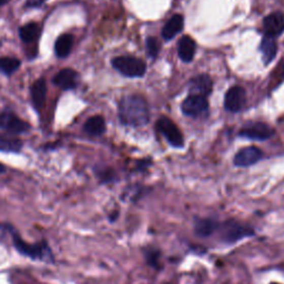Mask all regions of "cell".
I'll return each instance as SVG.
<instances>
[{"label":"cell","mask_w":284,"mask_h":284,"mask_svg":"<svg viewBox=\"0 0 284 284\" xmlns=\"http://www.w3.org/2000/svg\"><path fill=\"white\" fill-rule=\"evenodd\" d=\"M270 284H281V283H276V282H273V283H270Z\"/></svg>","instance_id":"30"},{"label":"cell","mask_w":284,"mask_h":284,"mask_svg":"<svg viewBox=\"0 0 284 284\" xmlns=\"http://www.w3.org/2000/svg\"><path fill=\"white\" fill-rule=\"evenodd\" d=\"M72 44H74V38L71 35H62L57 39L56 45H54V51L59 58H66L69 56L71 51Z\"/></svg>","instance_id":"19"},{"label":"cell","mask_w":284,"mask_h":284,"mask_svg":"<svg viewBox=\"0 0 284 284\" xmlns=\"http://www.w3.org/2000/svg\"><path fill=\"white\" fill-rule=\"evenodd\" d=\"M219 221L213 217H196L193 230L199 238H209L216 233Z\"/></svg>","instance_id":"8"},{"label":"cell","mask_w":284,"mask_h":284,"mask_svg":"<svg viewBox=\"0 0 284 284\" xmlns=\"http://www.w3.org/2000/svg\"><path fill=\"white\" fill-rule=\"evenodd\" d=\"M0 128L9 131L10 134L18 135L28 131L30 127L23 120L15 116L14 113L2 112L0 113Z\"/></svg>","instance_id":"6"},{"label":"cell","mask_w":284,"mask_h":284,"mask_svg":"<svg viewBox=\"0 0 284 284\" xmlns=\"http://www.w3.org/2000/svg\"><path fill=\"white\" fill-rule=\"evenodd\" d=\"M21 147L22 142L19 139L0 135V151H4V152H18V151L21 150Z\"/></svg>","instance_id":"21"},{"label":"cell","mask_w":284,"mask_h":284,"mask_svg":"<svg viewBox=\"0 0 284 284\" xmlns=\"http://www.w3.org/2000/svg\"><path fill=\"white\" fill-rule=\"evenodd\" d=\"M216 233L219 234V239L222 243L231 245L245 238H251L256 235V230L249 225L230 219L219 223Z\"/></svg>","instance_id":"3"},{"label":"cell","mask_w":284,"mask_h":284,"mask_svg":"<svg viewBox=\"0 0 284 284\" xmlns=\"http://www.w3.org/2000/svg\"><path fill=\"white\" fill-rule=\"evenodd\" d=\"M7 3H8V0H0V6L7 4Z\"/></svg>","instance_id":"29"},{"label":"cell","mask_w":284,"mask_h":284,"mask_svg":"<svg viewBox=\"0 0 284 284\" xmlns=\"http://www.w3.org/2000/svg\"><path fill=\"white\" fill-rule=\"evenodd\" d=\"M119 118L127 125L140 127L149 121V109L146 100L137 94L127 96L119 104Z\"/></svg>","instance_id":"1"},{"label":"cell","mask_w":284,"mask_h":284,"mask_svg":"<svg viewBox=\"0 0 284 284\" xmlns=\"http://www.w3.org/2000/svg\"><path fill=\"white\" fill-rule=\"evenodd\" d=\"M20 66V61L16 58L3 57L0 58V71L6 75H11L18 70Z\"/></svg>","instance_id":"24"},{"label":"cell","mask_w":284,"mask_h":284,"mask_svg":"<svg viewBox=\"0 0 284 284\" xmlns=\"http://www.w3.org/2000/svg\"><path fill=\"white\" fill-rule=\"evenodd\" d=\"M47 96V83L45 79H39L36 81L31 87V99L33 104L36 109H40L44 107Z\"/></svg>","instance_id":"16"},{"label":"cell","mask_w":284,"mask_h":284,"mask_svg":"<svg viewBox=\"0 0 284 284\" xmlns=\"http://www.w3.org/2000/svg\"><path fill=\"white\" fill-rule=\"evenodd\" d=\"M84 131L90 136H100L105 134L106 131V122L105 119L101 116H93L87 120L83 127Z\"/></svg>","instance_id":"18"},{"label":"cell","mask_w":284,"mask_h":284,"mask_svg":"<svg viewBox=\"0 0 284 284\" xmlns=\"http://www.w3.org/2000/svg\"><path fill=\"white\" fill-rule=\"evenodd\" d=\"M196 52V42L189 36H184L180 39L178 45V53L180 59L184 62L192 61Z\"/></svg>","instance_id":"15"},{"label":"cell","mask_w":284,"mask_h":284,"mask_svg":"<svg viewBox=\"0 0 284 284\" xmlns=\"http://www.w3.org/2000/svg\"><path fill=\"white\" fill-rule=\"evenodd\" d=\"M44 3V0H28L27 6L28 7H39Z\"/></svg>","instance_id":"27"},{"label":"cell","mask_w":284,"mask_h":284,"mask_svg":"<svg viewBox=\"0 0 284 284\" xmlns=\"http://www.w3.org/2000/svg\"><path fill=\"white\" fill-rule=\"evenodd\" d=\"M183 28V17L181 15L173 16L170 20L167 22L165 28L162 29V37L166 40H170L182 30Z\"/></svg>","instance_id":"17"},{"label":"cell","mask_w":284,"mask_h":284,"mask_svg":"<svg viewBox=\"0 0 284 284\" xmlns=\"http://www.w3.org/2000/svg\"><path fill=\"white\" fill-rule=\"evenodd\" d=\"M113 68L125 77H142L146 72V64L135 57H117L112 60Z\"/></svg>","instance_id":"4"},{"label":"cell","mask_w":284,"mask_h":284,"mask_svg":"<svg viewBox=\"0 0 284 284\" xmlns=\"http://www.w3.org/2000/svg\"><path fill=\"white\" fill-rule=\"evenodd\" d=\"M11 240H13V244L16 247V250L22 256L49 263L54 261L53 253L45 240L40 241L38 243L25 242L14 228L11 229Z\"/></svg>","instance_id":"2"},{"label":"cell","mask_w":284,"mask_h":284,"mask_svg":"<svg viewBox=\"0 0 284 284\" xmlns=\"http://www.w3.org/2000/svg\"><path fill=\"white\" fill-rule=\"evenodd\" d=\"M158 129L161 134L167 138V140L171 146L176 148H181L183 146V137L181 134L178 127L174 124L170 119L162 117L158 121Z\"/></svg>","instance_id":"5"},{"label":"cell","mask_w":284,"mask_h":284,"mask_svg":"<svg viewBox=\"0 0 284 284\" xmlns=\"http://www.w3.org/2000/svg\"><path fill=\"white\" fill-rule=\"evenodd\" d=\"M245 104V91L241 87H232L229 89L225 98V107L231 112H238Z\"/></svg>","instance_id":"11"},{"label":"cell","mask_w":284,"mask_h":284,"mask_svg":"<svg viewBox=\"0 0 284 284\" xmlns=\"http://www.w3.org/2000/svg\"><path fill=\"white\" fill-rule=\"evenodd\" d=\"M144 260L150 268L161 270V251L154 246H147L142 249Z\"/></svg>","instance_id":"20"},{"label":"cell","mask_w":284,"mask_h":284,"mask_svg":"<svg viewBox=\"0 0 284 284\" xmlns=\"http://www.w3.org/2000/svg\"><path fill=\"white\" fill-rule=\"evenodd\" d=\"M240 135L249 139H255V140H267L273 135V129L265 123L256 122L244 127Z\"/></svg>","instance_id":"9"},{"label":"cell","mask_w":284,"mask_h":284,"mask_svg":"<svg viewBox=\"0 0 284 284\" xmlns=\"http://www.w3.org/2000/svg\"><path fill=\"white\" fill-rule=\"evenodd\" d=\"M147 49H148V52L150 54V57L155 58L156 56H158L159 50H160L159 41L156 40L155 38H153V37L148 38V40H147Z\"/></svg>","instance_id":"25"},{"label":"cell","mask_w":284,"mask_h":284,"mask_svg":"<svg viewBox=\"0 0 284 284\" xmlns=\"http://www.w3.org/2000/svg\"><path fill=\"white\" fill-rule=\"evenodd\" d=\"M263 29L264 34L269 38L281 35L284 30V15L281 13L269 15L263 21Z\"/></svg>","instance_id":"13"},{"label":"cell","mask_w":284,"mask_h":284,"mask_svg":"<svg viewBox=\"0 0 284 284\" xmlns=\"http://www.w3.org/2000/svg\"><path fill=\"white\" fill-rule=\"evenodd\" d=\"M212 80H211V78L208 75H199L196 78H193L190 82V96H198L205 98L212 91Z\"/></svg>","instance_id":"12"},{"label":"cell","mask_w":284,"mask_h":284,"mask_svg":"<svg viewBox=\"0 0 284 284\" xmlns=\"http://www.w3.org/2000/svg\"><path fill=\"white\" fill-rule=\"evenodd\" d=\"M283 70H284V68H283Z\"/></svg>","instance_id":"31"},{"label":"cell","mask_w":284,"mask_h":284,"mask_svg":"<svg viewBox=\"0 0 284 284\" xmlns=\"http://www.w3.org/2000/svg\"><path fill=\"white\" fill-rule=\"evenodd\" d=\"M263 156L262 151L257 147H249L242 149L235 154L233 163L237 167H250L261 160Z\"/></svg>","instance_id":"10"},{"label":"cell","mask_w":284,"mask_h":284,"mask_svg":"<svg viewBox=\"0 0 284 284\" xmlns=\"http://www.w3.org/2000/svg\"><path fill=\"white\" fill-rule=\"evenodd\" d=\"M78 74L72 69H62L53 78V83L64 90L74 89L77 87Z\"/></svg>","instance_id":"14"},{"label":"cell","mask_w":284,"mask_h":284,"mask_svg":"<svg viewBox=\"0 0 284 284\" xmlns=\"http://www.w3.org/2000/svg\"><path fill=\"white\" fill-rule=\"evenodd\" d=\"M39 34H40V28L37 23L35 22L28 23V25L21 27L19 30V36L21 40L23 42H27V44L37 39L39 37Z\"/></svg>","instance_id":"22"},{"label":"cell","mask_w":284,"mask_h":284,"mask_svg":"<svg viewBox=\"0 0 284 284\" xmlns=\"http://www.w3.org/2000/svg\"><path fill=\"white\" fill-rule=\"evenodd\" d=\"M182 111L189 117H200L208 110L207 98L198 96H190L182 104Z\"/></svg>","instance_id":"7"},{"label":"cell","mask_w":284,"mask_h":284,"mask_svg":"<svg viewBox=\"0 0 284 284\" xmlns=\"http://www.w3.org/2000/svg\"><path fill=\"white\" fill-rule=\"evenodd\" d=\"M6 171V167L3 165V163H0V174H3Z\"/></svg>","instance_id":"28"},{"label":"cell","mask_w":284,"mask_h":284,"mask_svg":"<svg viewBox=\"0 0 284 284\" xmlns=\"http://www.w3.org/2000/svg\"><path fill=\"white\" fill-rule=\"evenodd\" d=\"M11 229H13V227L9 225H0V241H3L6 238V235L11 233Z\"/></svg>","instance_id":"26"},{"label":"cell","mask_w":284,"mask_h":284,"mask_svg":"<svg viewBox=\"0 0 284 284\" xmlns=\"http://www.w3.org/2000/svg\"><path fill=\"white\" fill-rule=\"evenodd\" d=\"M261 51L265 64L271 62L276 54V44L272 38H264L261 42Z\"/></svg>","instance_id":"23"}]
</instances>
